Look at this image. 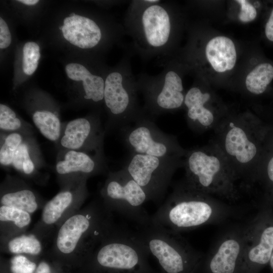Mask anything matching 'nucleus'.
Listing matches in <instances>:
<instances>
[{
	"label": "nucleus",
	"mask_w": 273,
	"mask_h": 273,
	"mask_svg": "<svg viewBox=\"0 0 273 273\" xmlns=\"http://www.w3.org/2000/svg\"><path fill=\"white\" fill-rule=\"evenodd\" d=\"M1 203L2 205L13 207L30 214L34 212L38 207L34 193L27 189L5 194L1 197Z\"/></svg>",
	"instance_id": "nucleus-21"
},
{
	"label": "nucleus",
	"mask_w": 273,
	"mask_h": 273,
	"mask_svg": "<svg viewBox=\"0 0 273 273\" xmlns=\"http://www.w3.org/2000/svg\"><path fill=\"white\" fill-rule=\"evenodd\" d=\"M96 161L87 154L69 150L64 159L57 162L56 169L60 174L75 172L92 173L96 170Z\"/></svg>",
	"instance_id": "nucleus-17"
},
{
	"label": "nucleus",
	"mask_w": 273,
	"mask_h": 273,
	"mask_svg": "<svg viewBox=\"0 0 273 273\" xmlns=\"http://www.w3.org/2000/svg\"><path fill=\"white\" fill-rule=\"evenodd\" d=\"M267 173L269 179L273 182V157L271 158L268 163Z\"/></svg>",
	"instance_id": "nucleus-32"
},
{
	"label": "nucleus",
	"mask_w": 273,
	"mask_h": 273,
	"mask_svg": "<svg viewBox=\"0 0 273 273\" xmlns=\"http://www.w3.org/2000/svg\"><path fill=\"white\" fill-rule=\"evenodd\" d=\"M9 250L12 253L38 255L41 251L40 241L33 235H21L11 239L8 243Z\"/></svg>",
	"instance_id": "nucleus-22"
},
{
	"label": "nucleus",
	"mask_w": 273,
	"mask_h": 273,
	"mask_svg": "<svg viewBox=\"0 0 273 273\" xmlns=\"http://www.w3.org/2000/svg\"><path fill=\"white\" fill-rule=\"evenodd\" d=\"M31 220L30 213L25 211L4 205L0 207L1 222H11L17 227L22 229L28 225Z\"/></svg>",
	"instance_id": "nucleus-23"
},
{
	"label": "nucleus",
	"mask_w": 273,
	"mask_h": 273,
	"mask_svg": "<svg viewBox=\"0 0 273 273\" xmlns=\"http://www.w3.org/2000/svg\"><path fill=\"white\" fill-rule=\"evenodd\" d=\"M259 215L247 222V240L242 260L251 265H262L269 262L273 252V224Z\"/></svg>",
	"instance_id": "nucleus-12"
},
{
	"label": "nucleus",
	"mask_w": 273,
	"mask_h": 273,
	"mask_svg": "<svg viewBox=\"0 0 273 273\" xmlns=\"http://www.w3.org/2000/svg\"><path fill=\"white\" fill-rule=\"evenodd\" d=\"M63 36L68 41H69V36L66 34H63Z\"/></svg>",
	"instance_id": "nucleus-36"
},
{
	"label": "nucleus",
	"mask_w": 273,
	"mask_h": 273,
	"mask_svg": "<svg viewBox=\"0 0 273 273\" xmlns=\"http://www.w3.org/2000/svg\"><path fill=\"white\" fill-rule=\"evenodd\" d=\"M136 79L128 58L118 70L109 73L105 80L104 100L106 107L121 128L145 114L139 106Z\"/></svg>",
	"instance_id": "nucleus-6"
},
{
	"label": "nucleus",
	"mask_w": 273,
	"mask_h": 273,
	"mask_svg": "<svg viewBox=\"0 0 273 273\" xmlns=\"http://www.w3.org/2000/svg\"><path fill=\"white\" fill-rule=\"evenodd\" d=\"M210 95L203 93L198 87L191 88L185 95L184 104L187 108L188 119L195 126L207 127L212 124L214 117L211 111L205 107Z\"/></svg>",
	"instance_id": "nucleus-15"
},
{
	"label": "nucleus",
	"mask_w": 273,
	"mask_h": 273,
	"mask_svg": "<svg viewBox=\"0 0 273 273\" xmlns=\"http://www.w3.org/2000/svg\"><path fill=\"white\" fill-rule=\"evenodd\" d=\"M17 1L27 5H34L39 2L38 0H19Z\"/></svg>",
	"instance_id": "nucleus-33"
},
{
	"label": "nucleus",
	"mask_w": 273,
	"mask_h": 273,
	"mask_svg": "<svg viewBox=\"0 0 273 273\" xmlns=\"http://www.w3.org/2000/svg\"><path fill=\"white\" fill-rule=\"evenodd\" d=\"M121 131L131 153L178 158L185 154L175 138L162 131L152 118L146 114L121 128Z\"/></svg>",
	"instance_id": "nucleus-10"
},
{
	"label": "nucleus",
	"mask_w": 273,
	"mask_h": 273,
	"mask_svg": "<svg viewBox=\"0 0 273 273\" xmlns=\"http://www.w3.org/2000/svg\"><path fill=\"white\" fill-rule=\"evenodd\" d=\"M21 126L20 120L15 113L7 106L0 104V128L6 131H13Z\"/></svg>",
	"instance_id": "nucleus-25"
},
{
	"label": "nucleus",
	"mask_w": 273,
	"mask_h": 273,
	"mask_svg": "<svg viewBox=\"0 0 273 273\" xmlns=\"http://www.w3.org/2000/svg\"><path fill=\"white\" fill-rule=\"evenodd\" d=\"M74 16H75V14L74 13H71L69 15V17H74Z\"/></svg>",
	"instance_id": "nucleus-37"
},
{
	"label": "nucleus",
	"mask_w": 273,
	"mask_h": 273,
	"mask_svg": "<svg viewBox=\"0 0 273 273\" xmlns=\"http://www.w3.org/2000/svg\"><path fill=\"white\" fill-rule=\"evenodd\" d=\"M11 42V35L6 22L0 18V48L8 47Z\"/></svg>",
	"instance_id": "nucleus-29"
},
{
	"label": "nucleus",
	"mask_w": 273,
	"mask_h": 273,
	"mask_svg": "<svg viewBox=\"0 0 273 273\" xmlns=\"http://www.w3.org/2000/svg\"><path fill=\"white\" fill-rule=\"evenodd\" d=\"M265 32L267 38L270 41H273V10L266 23Z\"/></svg>",
	"instance_id": "nucleus-30"
},
{
	"label": "nucleus",
	"mask_w": 273,
	"mask_h": 273,
	"mask_svg": "<svg viewBox=\"0 0 273 273\" xmlns=\"http://www.w3.org/2000/svg\"><path fill=\"white\" fill-rule=\"evenodd\" d=\"M185 183L208 195L215 194L230 201L238 198L235 174L218 155L197 149L186 154Z\"/></svg>",
	"instance_id": "nucleus-5"
},
{
	"label": "nucleus",
	"mask_w": 273,
	"mask_h": 273,
	"mask_svg": "<svg viewBox=\"0 0 273 273\" xmlns=\"http://www.w3.org/2000/svg\"><path fill=\"white\" fill-rule=\"evenodd\" d=\"M30 159L28 147L22 143L15 153L12 164L17 170L22 171L23 163Z\"/></svg>",
	"instance_id": "nucleus-27"
},
{
	"label": "nucleus",
	"mask_w": 273,
	"mask_h": 273,
	"mask_svg": "<svg viewBox=\"0 0 273 273\" xmlns=\"http://www.w3.org/2000/svg\"><path fill=\"white\" fill-rule=\"evenodd\" d=\"M206 56L213 68L223 72L232 69L237 60V53L233 41L225 36H217L211 39L205 49Z\"/></svg>",
	"instance_id": "nucleus-14"
},
{
	"label": "nucleus",
	"mask_w": 273,
	"mask_h": 273,
	"mask_svg": "<svg viewBox=\"0 0 273 273\" xmlns=\"http://www.w3.org/2000/svg\"><path fill=\"white\" fill-rule=\"evenodd\" d=\"M34 273H51L49 265L45 262H40Z\"/></svg>",
	"instance_id": "nucleus-31"
},
{
	"label": "nucleus",
	"mask_w": 273,
	"mask_h": 273,
	"mask_svg": "<svg viewBox=\"0 0 273 273\" xmlns=\"http://www.w3.org/2000/svg\"><path fill=\"white\" fill-rule=\"evenodd\" d=\"M226 154L241 164L250 163L255 157L257 147L243 128L232 125L224 141Z\"/></svg>",
	"instance_id": "nucleus-13"
},
{
	"label": "nucleus",
	"mask_w": 273,
	"mask_h": 273,
	"mask_svg": "<svg viewBox=\"0 0 273 273\" xmlns=\"http://www.w3.org/2000/svg\"><path fill=\"white\" fill-rule=\"evenodd\" d=\"M22 143V137L17 132L8 135L0 149V163L8 166L12 164L15 153Z\"/></svg>",
	"instance_id": "nucleus-24"
},
{
	"label": "nucleus",
	"mask_w": 273,
	"mask_h": 273,
	"mask_svg": "<svg viewBox=\"0 0 273 273\" xmlns=\"http://www.w3.org/2000/svg\"><path fill=\"white\" fill-rule=\"evenodd\" d=\"M156 76L141 75L136 79L139 92L143 96L145 114L153 118L180 108L185 96L181 77L174 70L162 65Z\"/></svg>",
	"instance_id": "nucleus-9"
},
{
	"label": "nucleus",
	"mask_w": 273,
	"mask_h": 273,
	"mask_svg": "<svg viewBox=\"0 0 273 273\" xmlns=\"http://www.w3.org/2000/svg\"><path fill=\"white\" fill-rule=\"evenodd\" d=\"M125 26L135 50L142 56L165 58L172 32V18L165 3L133 2L128 10Z\"/></svg>",
	"instance_id": "nucleus-2"
},
{
	"label": "nucleus",
	"mask_w": 273,
	"mask_h": 273,
	"mask_svg": "<svg viewBox=\"0 0 273 273\" xmlns=\"http://www.w3.org/2000/svg\"><path fill=\"white\" fill-rule=\"evenodd\" d=\"M36 264L25 256L18 254L11 260V270L12 273H34Z\"/></svg>",
	"instance_id": "nucleus-26"
},
{
	"label": "nucleus",
	"mask_w": 273,
	"mask_h": 273,
	"mask_svg": "<svg viewBox=\"0 0 273 273\" xmlns=\"http://www.w3.org/2000/svg\"><path fill=\"white\" fill-rule=\"evenodd\" d=\"M106 207L135 222L140 228L151 223L144 208L148 197L142 188L123 168L111 173L102 190Z\"/></svg>",
	"instance_id": "nucleus-7"
},
{
	"label": "nucleus",
	"mask_w": 273,
	"mask_h": 273,
	"mask_svg": "<svg viewBox=\"0 0 273 273\" xmlns=\"http://www.w3.org/2000/svg\"><path fill=\"white\" fill-rule=\"evenodd\" d=\"M269 263L271 268L273 269V252L270 258Z\"/></svg>",
	"instance_id": "nucleus-34"
},
{
	"label": "nucleus",
	"mask_w": 273,
	"mask_h": 273,
	"mask_svg": "<svg viewBox=\"0 0 273 273\" xmlns=\"http://www.w3.org/2000/svg\"><path fill=\"white\" fill-rule=\"evenodd\" d=\"M241 5V11L239 15L240 20L244 22L253 20L257 15L255 8L245 0L237 1Z\"/></svg>",
	"instance_id": "nucleus-28"
},
{
	"label": "nucleus",
	"mask_w": 273,
	"mask_h": 273,
	"mask_svg": "<svg viewBox=\"0 0 273 273\" xmlns=\"http://www.w3.org/2000/svg\"><path fill=\"white\" fill-rule=\"evenodd\" d=\"M178 157H159L131 153L123 168L146 192L149 200L161 202L175 169Z\"/></svg>",
	"instance_id": "nucleus-8"
},
{
	"label": "nucleus",
	"mask_w": 273,
	"mask_h": 273,
	"mask_svg": "<svg viewBox=\"0 0 273 273\" xmlns=\"http://www.w3.org/2000/svg\"><path fill=\"white\" fill-rule=\"evenodd\" d=\"M273 79V67L269 63H262L256 66L247 76L246 86L251 93H263Z\"/></svg>",
	"instance_id": "nucleus-20"
},
{
	"label": "nucleus",
	"mask_w": 273,
	"mask_h": 273,
	"mask_svg": "<svg viewBox=\"0 0 273 273\" xmlns=\"http://www.w3.org/2000/svg\"><path fill=\"white\" fill-rule=\"evenodd\" d=\"M234 214L229 205L196 191L185 183L176 186L151 216V223L180 233L223 222Z\"/></svg>",
	"instance_id": "nucleus-1"
},
{
	"label": "nucleus",
	"mask_w": 273,
	"mask_h": 273,
	"mask_svg": "<svg viewBox=\"0 0 273 273\" xmlns=\"http://www.w3.org/2000/svg\"><path fill=\"white\" fill-rule=\"evenodd\" d=\"M32 120L40 132L47 139L55 142L60 136L61 122L58 116L48 111H37Z\"/></svg>",
	"instance_id": "nucleus-19"
},
{
	"label": "nucleus",
	"mask_w": 273,
	"mask_h": 273,
	"mask_svg": "<svg viewBox=\"0 0 273 273\" xmlns=\"http://www.w3.org/2000/svg\"><path fill=\"white\" fill-rule=\"evenodd\" d=\"M69 19H68V17H66L64 19V24L69 22Z\"/></svg>",
	"instance_id": "nucleus-35"
},
{
	"label": "nucleus",
	"mask_w": 273,
	"mask_h": 273,
	"mask_svg": "<svg viewBox=\"0 0 273 273\" xmlns=\"http://www.w3.org/2000/svg\"><path fill=\"white\" fill-rule=\"evenodd\" d=\"M73 200V195L68 191L57 194L44 206L41 214L44 223L51 225L56 223L69 207Z\"/></svg>",
	"instance_id": "nucleus-18"
},
{
	"label": "nucleus",
	"mask_w": 273,
	"mask_h": 273,
	"mask_svg": "<svg viewBox=\"0 0 273 273\" xmlns=\"http://www.w3.org/2000/svg\"><path fill=\"white\" fill-rule=\"evenodd\" d=\"M247 223L231 228L210 250L208 268L210 273H235L242 260L247 240Z\"/></svg>",
	"instance_id": "nucleus-11"
},
{
	"label": "nucleus",
	"mask_w": 273,
	"mask_h": 273,
	"mask_svg": "<svg viewBox=\"0 0 273 273\" xmlns=\"http://www.w3.org/2000/svg\"><path fill=\"white\" fill-rule=\"evenodd\" d=\"M101 242L94 255L99 267L113 273H155L138 232L112 226Z\"/></svg>",
	"instance_id": "nucleus-3"
},
{
	"label": "nucleus",
	"mask_w": 273,
	"mask_h": 273,
	"mask_svg": "<svg viewBox=\"0 0 273 273\" xmlns=\"http://www.w3.org/2000/svg\"><path fill=\"white\" fill-rule=\"evenodd\" d=\"M93 131V123L87 119L80 118L71 120L66 126L61 144L69 150L78 149L92 136Z\"/></svg>",
	"instance_id": "nucleus-16"
},
{
	"label": "nucleus",
	"mask_w": 273,
	"mask_h": 273,
	"mask_svg": "<svg viewBox=\"0 0 273 273\" xmlns=\"http://www.w3.org/2000/svg\"><path fill=\"white\" fill-rule=\"evenodd\" d=\"M59 28V29L62 30V29H63V26H60Z\"/></svg>",
	"instance_id": "nucleus-38"
},
{
	"label": "nucleus",
	"mask_w": 273,
	"mask_h": 273,
	"mask_svg": "<svg viewBox=\"0 0 273 273\" xmlns=\"http://www.w3.org/2000/svg\"><path fill=\"white\" fill-rule=\"evenodd\" d=\"M138 232L162 273H192L202 257L179 233L152 223Z\"/></svg>",
	"instance_id": "nucleus-4"
}]
</instances>
